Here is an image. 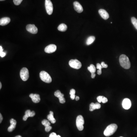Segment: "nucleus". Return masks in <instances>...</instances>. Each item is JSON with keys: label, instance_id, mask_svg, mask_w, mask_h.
I'll return each instance as SVG.
<instances>
[{"label": "nucleus", "instance_id": "27", "mask_svg": "<svg viewBox=\"0 0 137 137\" xmlns=\"http://www.w3.org/2000/svg\"><path fill=\"white\" fill-rule=\"evenodd\" d=\"M103 98V96H99V97L97 98V100L98 101V102L99 103H101L102 102Z\"/></svg>", "mask_w": 137, "mask_h": 137}, {"label": "nucleus", "instance_id": "34", "mask_svg": "<svg viewBox=\"0 0 137 137\" xmlns=\"http://www.w3.org/2000/svg\"><path fill=\"white\" fill-rule=\"evenodd\" d=\"M96 74L95 73H92V74H91V77H92V78H94L95 77Z\"/></svg>", "mask_w": 137, "mask_h": 137}, {"label": "nucleus", "instance_id": "23", "mask_svg": "<svg viewBox=\"0 0 137 137\" xmlns=\"http://www.w3.org/2000/svg\"><path fill=\"white\" fill-rule=\"evenodd\" d=\"M88 69L92 74V73L95 72L96 68L93 64H92L90 65L89 67H88Z\"/></svg>", "mask_w": 137, "mask_h": 137}, {"label": "nucleus", "instance_id": "9", "mask_svg": "<svg viewBox=\"0 0 137 137\" xmlns=\"http://www.w3.org/2000/svg\"><path fill=\"white\" fill-rule=\"evenodd\" d=\"M55 97L58 98L60 103L61 104H64L66 102L65 98H64V95L62 94L60 90H57L54 93Z\"/></svg>", "mask_w": 137, "mask_h": 137}, {"label": "nucleus", "instance_id": "19", "mask_svg": "<svg viewBox=\"0 0 137 137\" xmlns=\"http://www.w3.org/2000/svg\"><path fill=\"white\" fill-rule=\"evenodd\" d=\"M10 21V19L9 18H3L0 20V25L2 26H6L9 23Z\"/></svg>", "mask_w": 137, "mask_h": 137}, {"label": "nucleus", "instance_id": "15", "mask_svg": "<svg viewBox=\"0 0 137 137\" xmlns=\"http://www.w3.org/2000/svg\"><path fill=\"white\" fill-rule=\"evenodd\" d=\"M10 125L8 128V131L11 132L15 129L17 125V121L16 120L12 118L10 120Z\"/></svg>", "mask_w": 137, "mask_h": 137}, {"label": "nucleus", "instance_id": "38", "mask_svg": "<svg viewBox=\"0 0 137 137\" xmlns=\"http://www.w3.org/2000/svg\"><path fill=\"white\" fill-rule=\"evenodd\" d=\"M3 52V47H2L1 46H0V52Z\"/></svg>", "mask_w": 137, "mask_h": 137}, {"label": "nucleus", "instance_id": "7", "mask_svg": "<svg viewBox=\"0 0 137 137\" xmlns=\"http://www.w3.org/2000/svg\"><path fill=\"white\" fill-rule=\"evenodd\" d=\"M69 65L72 68L78 69L81 67V64L77 60H71L69 61Z\"/></svg>", "mask_w": 137, "mask_h": 137}, {"label": "nucleus", "instance_id": "25", "mask_svg": "<svg viewBox=\"0 0 137 137\" xmlns=\"http://www.w3.org/2000/svg\"><path fill=\"white\" fill-rule=\"evenodd\" d=\"M23 0H13V2L15 5L16 6H19L21 4Z\"/></svg>", "mask_w": 137, "mask_h": 137}, {"label": "nucleus", "instance_id": "35", "mask_svg": "<svg viewBox=\"0 0 137 137\" xmlns=\"http://www.w3.org/2000/svg\"><path fill=\"white\" fill-rule=\"evenodd\" d=\"M0 118H1V119H0V123H1V122H2V121H3V117L1 114H0Z\"/></svg>", "mask_w": 137, "mask_h": 137}, {"label": "nucleus", "instance_id": "36", "mask_svg": "<svg viewBox=\"0 0 137 137\" xmlns=\"http://www.w3.org/2000/svg\"><path fill=\"white\" fill-rule=\"evenodd\" d=\"M97 73L99 75H100L102 74V71L101 70H98L97 71Z\"/></svg>", "mask_w": 137, "mask_h": 137}, {"label": "nucleus", "instance_id": "22", "mask_svg": "<svg viewBox=\"0 0 137 137\" xmlns=\"http://www.w3.org/2000/svg\"><path fill=\"white\" fill-rule=\"evenodd\" d=\"M95 37L94 36H91L88 38L86 41V44L88 45H91L94 42Z\"/></svg>", "mask_w": 137, "mask_h": 137}, {"label": "nucleus", "instance_id": "3", "mask_svg": "<svg viewBox=\"0 0 137 137\" xmlns=\"http://www.w3.org/2000/svg\"><path fill=\"white\" fill-rule=\"evenodd\" d=\"M40 77L42 81L46 83H50L52 81L51 76L45 71H42L40 72Z\"/></svg>", "mask_w": 137, "mask_h": 137}, {"label": "nucleus", "instance_id": "1", "mask_svg": "<svg viewBox=\"0 0 137 137\" xmlns=\"http://www.w3.org/2000/svg\"><path fill=\"white\" fill-rule=\"evenodd\" d=\"M119 62L120 66L125 69H129L131 67L129 59L126 55H121L119 58Z\"/></svg>", "mask_w": 137, "mask_h": 137}, {"label": "nucleus", "instance_id": "42", "mask_svg": "<svg viewBox=\"0 0 137 137\" xmlns=\"http://www.w3.org/2000/svg\"></svg>", "mask_w": 137, "mask_h": 137}, {"label": "nucleus", "instance_id": "28", "mask_svg": "<svg viewBox=\"0 0 137 137\" xmlns=\"http://www.w3.org/2000/svg\"><path fill=\"white\" fill-rule=\"evenodd\" d=\"M101 65L103 68H106L108 67V65L105 64L104 62H101Z\"/></svg>", "mask_w": 137, "mask_h": 137}, {"label": "nucleus", "instance_id": "4", "mask_svg": "<svg viewBox=\"0 0 137 137\" xmlns=\"http://www.w3.org/2000/svg\"><path fill=\"white\" fill-rule=\"evenodd\" d=\"M76 126L79 131L83 130V125L84 124V120L83 117L81 115H79L77 117L76 121Z\"/></svg>", "mask_w": 137, "mask_h": 137}, {"label": "nucleus", "instance_id": "24", "mask_svg": "<svg viewBox=\"0 0 137 137\" xmlns=\"http://www.w3.org/2000/svg\"><path fill=\"white\" fill-rule=\"evenodd\" d=\"M131 21L135 28L137 30V19L135 18L132 17L131 18Z\"/></svg>", "mask_w": 137, "mask_h": 137}, {"label": "nucleus", "instance_id": "41", "mask_svg": "<svg viewBox=\"0 0 137 137\" xmlns=\"http://www.w3.org/2000/svg\"><path fill=\"white\" fill-rule=\"evenodd\" d=\"M1 1H6V0H0Z\"/></svg>", "mask_w": 137, "mask_h": 137}, {"label": "nucleus", "instance_id": "2", "mask_svg": "<svg viewBox=\"0 0 137 137\" xmlns=\"http://www.w3.org/2000/svg\"><path fill=\"white\" fill-rule=\"evenodd\" d=\"M118 126L115 124H112L107 126L104 130V134L107 137L111 136L113 135L117 131Z\"/></svg>", "mask_w": 137, "mask_h": 137}, {"label": "nucleus", "instance_id": "8", "mask_svg": "<svg viewBox=\"0 0 137 137\" xmlns=\"http://www.w3.org/2000/svg\"><path fill=\"white\" fill-rule=\"evenodd\" d=\"M26 29L27 31L32 34H36L38 32L37 28L34 24H28L26 27Z\"/></svg>", "mask_w": 137, "mask_h": 137}, {"label": "nucleus", "instance_id": "5", "mask_svg": "<svg viewBox=\"0 0 137 137\" xmlns=\"http://www.w3.org/2000/svg\"><path fill=\"white\" fill-rule=\"evenodd\" d=\"M20 76L21 79L24 81H26L29 78V72L28 70L26 67H23L21 70Z\"/></svg>", "mask_w": 137, "mask_h": 137}, {"label": "nucleus", "instance_id": "31", "mask_svg": "<svg viewBox=\"0 0 137 137\" xmlns=\"http://www.w3.org/2000/svg\"><path fill=\"white\" fill-rule=\"evenodd\" d=\"M6 52H0V56L2 58L4 57L5 56H6Z\"/></svg>", "mask_w": 137, "mask_h": 137}, {"label": "nucleus", "instance_id": "18", "mask_svg": "<svg viewBox=\"0 0 137 137\" xmlns=\"http://www.w3.org/2000/svg\"><path fill=\"white\" fill-rule=\"evenodd\" d=\"M101 105L100 103H97L95 104L92 103L89 105V111H93L95 110L100 109Z\"/></svg>", "mask_w": 137, "mask_h": 137}, {"label": "nucleus", "instance_id": "11", "mask_svg": "<svg viewBox=\"0 0 137 137\" xmlns=\"http://www.w3.org/2000/svg\"><path fill=\"white\" fill-rule=\"evenodd\" d=\"M131 101L128 98H125L123 100L122 102V106L123 108L126 110H128L131 108Z\"/></svg>", "mask_w": 137, "mask_h": 137}, {"label": "nucleus", "instance_id": "39", "mask_svg": "<svg viewBox=\"0 0 137 137\" xmlns=\"http://www.w3.org/2000/svg\"><path fill=\"white\" fill-rule=\"evenodd\" d=\"M2 83H1V82L0 83V89H1V88H2Z\"/></svg>", "mask_w": 137, "mask_h": 137}, {"label": "nucleus", "instance_id": "37", "mask_svg": "<svg viewBox=\"0 0 137 137\" xmlns=\"http://www.w3.org/2000/svg\"><path fill=\"white\" fill-rule=\"evenodd\" d=\"M79 99H80V98H79V97H77V96L75 97V100H76V101H77L79 100Z\"/></svg>", "mask_w": 137, "mask_h": 137}, {"label": "nucleus", "instance_id": "26", "mask_svg": "<svg viewBox=\"0 0 137 137\" xmlns=\"http://www.w3.org/2000/svg\"><path fill=\"white\" fill-rule=\"evenodd\" d=\"M49 137H61L60 135H57L55 132H52L50 134Z\"/></svg>", "mask_w": 137, "mask_h": 137}, {"label": "nucleus", "instance_id": "12", "mask_svg": "<svg viewBox=\"0 0 137 137\" xmlns=\"http://www.w3.org/2000/svg\"><path fill=\"white\" fill-rule=\"evenodd\" d=\"M42 123L45 126V131L47 132H49L52 129V127L50 126L51 123L49 121L44 119L42 121Z\"/></svg>", "mask_w": 137, "mask_h": 137}, {"label": "nucleus", "instance_id": "29", "mask_svg": "<svg viewBox=\"0 0 137 137\" xmlns=\"http://www.w3.org/2000/svg\"><path fill=\"white\" fill-rule=\"evenodd\" d=\"M97 68L98 70H102V67L101 64L100 63H97Z\"/></svg>", "mask_w": 137, "mask_h": 137}, {"label": "nucleus", "instance_id": "21", "mask_svg": "<svg viewBox=\"0 0 137 137\" xmlns=\"http://www.w3.org/2000/svg\"><path fill=\"white\" fill-rule=\"evenodd\" d=\"M58 29L60 31H66L67 29V26L64 24H61L58 26Z\"/></svg>", "mask_w": 137, "mask_h": 137}, {"label": "nucleus", "instance_id": "40", "mask_svg": "<svg viewBox=\"0 0 137 137\" xmlns=\"http://www.w3.org/2000/svg\"><path fill=\"white\" fill-rule=\"evenodd\" d=\"M15 137H21V135H17V136H15Z\"/></svg>", "mask_w": 137, "mask_h": 137}, {"label": "nucleus", "instance_id": "33", "mask_svg": "<svg viewBox=\"0 0 137 137\" xmlns=\"http://www.w3.org/2000/svg\"><path fill=\"white\" fill-rule=\"evenodd\" d=\"M70 97H71V100H74L75 98V95H71V96H70Z\"/></svg>", "mask_w": 137, "mask_h": 137}, {"label": "nucleus", "instance_id": "32", "mask_svg": "<svg viewBox=\"0 0 137 137\" xmlns=\"http://www.w3.org/2000/svg\"><path fill=\"white\" fill-rule=\"evenodd\" d=\"M108 101V100L105 97H103V100H102V102L103 103H106Z\"/></svg>", "mask_w": 137, "mask_h": 137}, {"label": "nucleus", "instance_id": "20", "mask_svg": "<svg viewBox=\"0 0 137 137\" xmlns=\"http://www.w3.org/2000/svg\"><path fill=\"white\" fill-rule=\"evenodd\" d=\"M53 112L52 111L50 112V114L48 115L47 116V118L49 121H51V123L53 124H54L56 122V121L55 119L54 118L53 116Z\"/></svg>", "mask_w": 137, "mask_h": 137}, {"label": "nucleus", "instance_id": "30", "mask_svg": "<svg viewBox=\"0 0 137 137\" xmlns=\"http://www.w3.org/2000/svg\"><path fill=\"white\" fill-rule=\"evenodd\" d=\"M75 90L74 89H71L70 92V95H75Z\"/></svg>", "mask_w": 137, "mask_h": 137}, {"label": "nucleus", "instance_id": "14", "mask_svg": "<svg viewBox=\"0 0 137 137\" xmlns=\"http://www.w3.org/2000/svg\"><path fill=\"white\" fill-rule=\"evenodd\" d=\"M74 9L78 13H81L83 11V8L82 6L78 2L75 1L73 3Z\"/></svg>", "mask_w": 137, "mask_h": 137}, {"label": "nucleus", "instance_id": "16", "mask_svg": "<svg viewBox=\"0 0 137 137\" xmlns=\"http://www.w3.org/2000/svg\"><path fill=\"white\" fill-rule=\"evenodd\" d=\"M99 13L101 17L105 20H107L109 18V16L107 12L105 10L101 9L99 10Z\"/></svg>", "mask_w": 137, "mask_h": 137}, {"label": "nucleus", "instance_id": "10", "mask_svg": "<svg viewBox=\"0 0 137 137\" xmlns=\"http://www.w3.org/2000/svg\"><path fill=\"white\" fill-rule=\"evenodd\" d=\"M57 49V47L54 44H50L45 47V52L47 53H52L55 52Z\"/></svg>", "mask_w": 137, "mask_h": 137}, {"label": "nucleus", "instance_id": "6", "mask_svg": "<svg viewBox=\"0 0 137 137\" xmlns=\"http://www.w3.org/2000/svg\"><path fill=\"white\" fill-rule=\"evenodd\" d=\"M45 7L48 14L51 15L53 12V7L52 3L50 0H45Z\"/></svg>", "mask_w": 137, "mask_h": 137}, {"label": "nucleus", "instance_id": "13", "mask_svg": "<svg viewBox=\"0 0 137 137\" xmlns=\"http://www.w3.org/2000/svg\"><path fill=\"white\" fill-rule=\"evenodd\" d=\"M35 115V112L34 111H31L30 110H27L25 112V115L23 117V120L24 121H26L28 118L34 117Z\"/></svg>", "mask_w": 137, "mask_h": 137}, {"label": "nucleus", "instance_id": "17", "mask_svg": "<svg viewBox=\"0 0 137 137\" xmlns=\"http://www.w3.org/2000/svg\"><path fill=\"white\" fill-rule=\"evenodd\" d=\"M29 97L32 99V101L35 103H39L40 101V95L38 94H34L32 93L29 95Z\"/></svg>", "mask_w": 137, "mask_h": 137}]
</instances>
